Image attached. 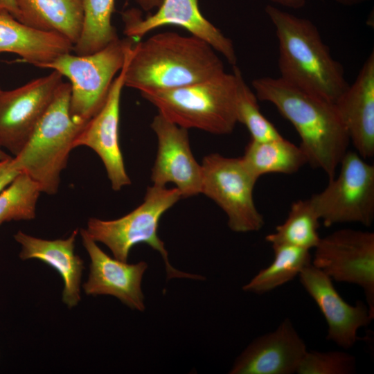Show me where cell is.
<instances>
[{"label": "cell", "mask_w": 374, "mask_h": 374, "mask_svg": "<svg viewBox=\"0 0 374 374\" xmlns=\"http://www.w3.org/2000/svg\"><path fill=\"white\" fill-rule=\"evenodd\" d=\"M273 3L278 4L280 6L292 8V9H300L303 8L306 3L307 0H269Z\"/></svg>", "instance_id": "cell-30"}, {"label": "cell", "mask_w": 374, "mask_h": 374, "mask_svg": "<svg viewBox=\"0 0 374 374\" xmlns=\"http://www.w3.org/2000/svg\"><path fill=\"white\" fill-rule=\"evenodd\" d=\"M201 193L216 203L228 217V226L237 233L260 230L265 220L253 197L257 179L241 157L209 154L202 160Z\"/></svg>", "instance_id": "cell-9"}, {"label": "cell", "mask_w": 374, "mask_h": 374, "mask_svg": "<svg viewBox=\"0 0 374 374\" xmlns=\"http://www.w3.org/2000/svg\"><path fill=\"white\" fill-rule=\"evenodd\" d=\"M135 42L127 37L118 38L95 53L84 55L66 53L42 66L69 80L70 113L73 119L86 124L100 110Z\"/></svg>", "instance_id": "cell-7"}, {"label": "cell", "mask_w": 374, "mask_h": 374, "mask_svg": "<svg viewBox=\"0 0 374 374\" xmlns=\"http://www.w3.org/2000/svg\"><path fill=\"white\" fill-rule=\"evenodd\" d=\"M265 10L278 41L280 78L335 103L348 84L343 66L331 55L317 26L273 5Z\"/></svg>", "instance_id": "cell-3"}, {"label": "cell", "mask_w": 374, "mask_h": 374, "mask_svg": "<svg viewBox=\"0 0 374 374\" xmlns=\"http://www.w3.org/2000/svg\"><path fill=\"white\" fill-rule=\"evenodd\" d=\"M308 349L289 318L256 338L237 357L231 374L296 373Z\"/></svg>", "instance_id": "cell-17"}, {"label": "cell", "mask_w": 374, "mask_h": 374, "mask_svg": "<svg viewBox=\"0 0 374 374\" xmlns=\"http://www.w3.org/2000/svg\"><path fill=\"white\" fill-rule=\"evenodd\" d=\"M71 86L62 82L29 140L13 157L20 172L39 186L42 193L55 194L73 143L85 124L70 113Z\"/></svg>", "instance_id": "cell-5"}, {"label": "cell", "mask_w": 374, "mask_h": 374, "mask_svg": "<svg viewBox=\"0 0 374 374\" xmlns=\"http://www.w3.org/2000/svg\"><path fill=\"white\" fill-rule=\"evenodd\" d=\"M339 166V175L308 199L326 227L343 223L370 226L374 220V166L348 150Z\"/></svg>", "instance_id": "cell-8"}, {"label": "cell", "mask_w": 374, "mask_h": 374, "mask_svg": "<svg viewBox=\"0 0 374 374\" xmlns=\"http://www.w3.org/2000/svg\"><path fill=\"white\" fill-rule=\"evenodd\" d=\"M237 91L235 74L224 71L193 84L141 94L159 113L181 127L227 134L238 123Z\"/></svg>", "instance_id": "cell-4"}, {"label": "cell", "mask_w": 374, "mask_h": 374, "mask_svg": "<svg viewBox=\"0 0 374 374\" xmlns=\"http://www.w3.org/2000/svg\"><path fill=\"white\" fill-rule=\"evenodd\" d=\"M312 265L332 280L359 286L374 317L373 232L341 229L321 238Z\"/></svg>", "instance_id": "cell-10"}, {"label": "cell", "mask_w": 374, "mask_h": 374, "mask_svg": "<svg viewBox=\"0 0 374 374\" xmlns=\"http://www.w3.org/2000/svg\"><path fill=\"white\" fill-rule=\"evenodd\" d=\"M41 193L35 181L25 172L19 173L0 192V226L7 222L34 219Z\"/></svg>", "instance_id": "cell-26"}, {"label": "cell", "mask_w": 374, "mask_h": 374, "mask_svg": "<svg viewBox=\"0 0 374 374\" xmlns=\"http://www.w3.org/2000/svg\"><path fill=\"white\" fill-rule=\"evenodd\" d=\"M350 142L364 159L374 155V53L372 51L355 82L335 102Z\"/></svg>", "instance_id": "cell-18"}, {"label": "cell", "mask_w": 374, "mask_h": 374, "mask_svg": "<svg viewBox=\"0 0 374 374\" xmlns=\"http://www.w3.org/2000/svg\"><path fill=\"white\" fill-rule=\"evenodd\" d=\"M224 71L218 53L205 41L192 35L163 32L134 44L127 57L124 84L140 93L168 90Z\"/></svg>", "instance_id": "cell-2"}, {"label": "cell", "mask_w": 374, "mask_h": 374, "mask_svg": "<svg viewBox=\"0 0 374 374\" xmlns=\"http://www.w3.org/2000/svg\"><path fill=\"white\" fill-rule=\"evenodd\" d=\"M53 71L11 90L0 89V147L13 157L24 148L61 84Z\"/></svg>", "instance_id": "cell-11"}, {"label": "cell", "mask_w": 374, "mask_h": 374, "mask_svg": "<svg viewBox=\"0 0 374 374\" xmlns=\"http://www.w3.org/2000/svg\"><path fill=\"white\" fill-rule=\"evenodd\" d=\"M21 172L14 157L0 161V192L6 188Z\"/></svg>", "instance_id": "cell-29"}, {"label": "cell", "mask_w": 374, "mask_h": 374, "mask_svg": "<svg viewBox=\"0 0 374 374\" xmlns=\"http://www.w3.org/2000/svg\"><path fill=\"white\" fill-rule=\"evenodd\" d=\"M274 259L242 287L245 292L263 294L291 281L312 263L310 250L285 244H272Z\"/></svg>", "instance_id": "cell-23"}, {"label": "cell", "mask_w": 374, "mask_h": 374, "mask_svg": "<svg viewBox=\"0 0 374 374\" xmlns=\"http://www.w3.org/2000/svg\"><path fill=\"white\" fill-rule=\"evenodd\" d=\"M16 19L35 30L78 41L83 26L82 0H15Z\"/></svg>", "instance_id": "cell-21"}, {"label": "cell", "mask_w": 374, "mask_h": 374, "mask_svg": "<svg viewBox=\"0 0 374 374\" xmlns=\"http://www.w3.org/2000/svg\"><path fill=\"white\" fill-rule=\"evenodd\" d=\"M337 3L344 6H354L362 3L367 0H335Z\"/></svg>", "instance_id": "cell-33"}, {"label": "cell", "mask_w": 374, "mask_h": 374, "mask_svg": "<svg viewBox=\"0 0 374 374\" xmlns=\"http://www.w3.org/2000/svg\"><path fill=\"white\" fill-rule=\"evenodd\" d=\"M252 86L258 100L274 105L292 123L308 163L333 178L350 143L335 103L280 77L256 78Z\"/></svg>", "instance_id": "cell-1"}, {"label": "cell", "mask_w": 374, "mask_h": 374, "mask_svg": "<svg viewBox=\"0 0 374 374\" xmlns=\"http://www.w3.org/2000/svg\"><path fill=\"white\" fill-rule=\"evenodd\" d=\"M298 276L326 319V339L344 349L353 347L359 339L358 330L367 326L374 318L367 304L362 301H357L355 305L346 303L336 290L332 280L312 263Z\"/></svg>", "instance_id": "cell-15"}, {"label": "cell", "mask_w": 374, "mask_h": 374, "mask_svg": "<svg viewBox=\"0 0 374 374\" xmlns=\"http://www.w3.org/2000/svg\"><path fill=\"white\" fill-rule=\"evenodd\" d=\"M320 219L308 199L293 202L285 220L275 231L265 236L272 244H285L306 249H314L321 239Z\"/></svg>", "instance_id": "cell-25"}, {"label": "cell", "mask_w": 374, "mask_h": 374, "mask_svg": "<svg viewBox=\"0 0 374 374\" xmlns=\"http://www.w3.org/2000/svg\"><path fill=\"white\" fill-rule=\"evenodd\" d=\"M12 157L10 154L6 153L3 148L0 147V161Z\"/></svg>", "instance_id": "cell-34"}, {"label": "cell", "mask_w": 374, "mask_h": 374, "mask_svg": "<svg viewBox=\"0 0 374 374\" xmlns=\"http://www.w3.org/2000/svg\"><path fill=\"white\" fill-rule=\"evenodd\" d=\"M72 48L73 44L61 35L35 30L8 12H0V53L16 54L27 63L42 68Z\"/></svg>", "instance_id": "cell-20"}, {"label": "cell", "mask_w": 374, "mask_h": 374, "mask_svg": "<svg viewBox=\"0 0 374 374\" xmlns=\"http://www.w3.org/2000/svg\"><path fill=\"white\" fill-rule=\"evenodd\" d=\"M181 198L176 188L152 185L147 188L143 202L132 211L113 220L91 217L86 232L94 241L106 245L118 260L127 262L132 248L144 243L161 254L168 279H204L203 276L174 268L169 262L164 242L157 233L161 217Z\"/></svg>", "instance_id": "cell-6"}, {"label": "cell", "mask_w": 374, "mask_h": 374, "mask_svg": "<svg viewBox=\"0 0 374 374\" xmlns=\"http://www.w3.org/2000/svg\"><path fill=\"white\" fill-rule=\"evenodd\" d=\"M78 229L65 239L44 240L18 231L15 240L21 244L19 258L23 260L38 259L55 269L64 282L62 301L72 308L80 301V283L83 260L75 253Z\"/></svg>", "instance_id": "cell-19"}, {"label": "cell", "mask_w": 374, "mask_h": 374, "mask_svg": "<svg viewBox=\"0 0 374 374\" xmlns=\"http://www.w3.org/2000/svg\"><path fill=\"white\" fill-rule=\"evenodd\" d=\"M356 371V359L344 351L307 350L296 373L298 374H352Z\"/></svg>", "instance_id": "cell-28"}, {"label": "cell", "mask_w": 374, "mask_h": 374, "mask_svg": "<svg viewBox=\"0 0 374 374\" xmlns=\"http://www.w3.org/2000/svg\"><path fill=\"white\" fill-rule=\"evenodd\" d=\"M80 234L90 258L89 278L83 285L84 292L87 295H111L131 309L143 311L141 282L148 264L144 261L128 264L112 258L97 245L85 229H80Z\"/></svg>", "instance_id": "cell-16"}, {"label": "cell", "mask_w": 374, "mask_h": 374, "mask_svg": "<svg viewBox=\"0 0 374 374\" xmlns=\"http://www.w3.org/2000/svg\"><path fill=\"white\" fill-rule=\"evenodd\" d=\"M139 7L145 12H150L153 9L158 8L163 0H135Z\"/></svg>", "instance_id": "cell-32"}, {"label": "cell", "mask_w": 374, "mask_h": 374, "mask_svg": "<svg viewBox=\"0 0 374 374\" xmlns=\"http://www.w3.org/2000/svg\"><path fill=\"white\" fill-rule=\"evenodd\" d=\"M237 78L236 119L243 124L255 141H267L280 139L282 135L274 125L261 113L258 98L246 83L237 65L233 66Z\"/></svg>", "instance_id": "cell-27"}, {"label": "cell", "mask_w": 374, "mask_h": 374, "mask_svg": "<svg viewBox=\"0 0 374 374\" xmlns=\"http://www.w3.org/2000/svg\"><path fill=\"white\" fill-rule=\"evenodd\" d=\"M130 51L122 69L112 83L103 105L85 124L73 143L74 148L87 146L99 156L114 190L131 184L125 168L118 134L121 97L125 87V73Z\"/></svg>", "instance_id": "cell-14"}, {"label": "cell", "mask_w": 374, "mask_h": 374, "mask_svg": "<svg viewBox=\"0 0 374 374\" xmlns=\"http://www.w3.org/2000/svg\"><path fill=\"white\" fill-rule=\"evenodd\" d=\"M241 158L257 179L269 173L293 174L308 163L301 147L283 137L267 141L251 139Z\"/></svg>", "instance_id": "cell-22"}, {"label": "cell", "mask_w": 374, "mask_h": 374, "mask_svg": "<svg viewBox=\"0 0 374 374\" xmlns=\"http://www.w3.org/2000/svg\"><path fill=\"white\" fill-rule=\"evenodd\" d=\"M82 33L72 48L78 55L95 53L119 38L112 23L115 0H82Z\"/></svg>", "instance_id": "cell-24"}, {"label": "cell", "mask_w": 374, "mask_h": 374, "mask_svg": "<svg viewBox=\"0 0 374 374\" xmlns=\"http://www.w3.org/2000/svg\"><path fill=\"white\" fill-rule=\"evenodd\" d=\"M8 12L16 19L17 9L15 0H0V12Z\"/></svg>", "instance_id": "cell-31"}, {"label": "cell", "mask_w": 374, "mask_h": 374, "mask_svg": "<svg viewBox=\"0 0 374 374\" xmlns=\"http://www.w3.org/2000/svg\"><path fill=\"white\" fill-rule=\"evenodd\" d=\"M157 138V152L152 169L153 185H175L181 198L201 193L202 165L195 159L190 146L188 129L170 121L160 113L150 125Z\"/></svg>", "instance_id": "cell-13"}, {"label": "cell", "mask_w": 374, "mask_h": 374, "mask_svg": "<svg viewBox=\"0 0 374 374\" xmlns=\"http://www.w3.org/2000/svg\"><path fill=\"white\" fill-rule=\"evenodd\" d=\"M122 19L124 34L136 41L157 28L177 26L207 42L230 64L236 65L237 55L232 40L204 17L198 0H163L152 15L143 18L139 9L131 8L122 13Z\"/></svg>", "instance_id": "cell-12"}, {"label": "cell", "mask_w": 374, "mask_h": 374, "mask_svg": "<svg viewBox=\"0 0 374 374\" xmlns=\"http://www.w3.org/2000/svg\"><path fill=\"white\" fill-rule=\"evenodd\" d=\"M0 89H1V87H0Z\"/></svg>", "instance_id": "cell-35"}]
</instances>
